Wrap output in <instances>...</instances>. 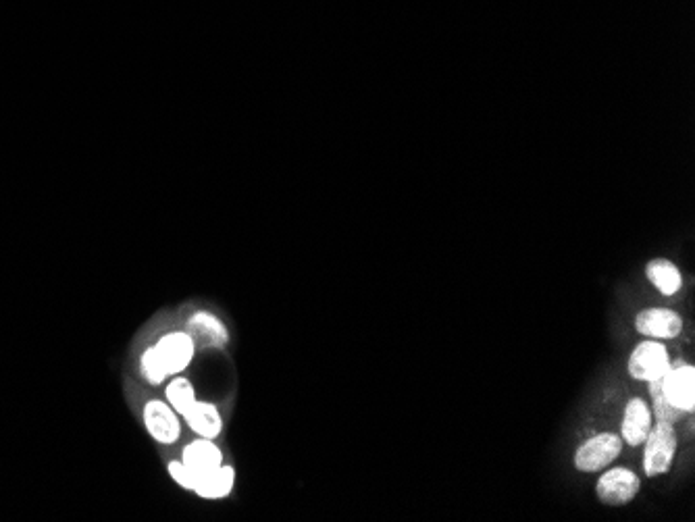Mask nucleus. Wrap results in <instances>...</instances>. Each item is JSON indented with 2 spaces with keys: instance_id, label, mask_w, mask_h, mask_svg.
Returning <instances> with one entry per match:
<instances>
[{
  "instance_id": "f257e3e1",
  "label": "nucleus",
  "mask_w": 695,
  "mask_h": 522,
  "mask_svg": "<svg viewBox=\"0 0 695 522\" xmlns=\"http://www.w3.org/2000/svg\"><path fill=\"white\" fill-rule=\"evenodd\" d=\"M643 471L648 477H660L671 471L673 460L677 456V433L675 425L654 423L652 431L643 441Z\"/></svg>"
},
{
  "instance_id": "f03ea898",
  "label": "nucleus",
  "mask_w": 695,
  "mask_h": 522,
  "mask_svg": "<svg viewBox=\"0 0 695 522\" xmlns=\"http://www.w3.org/2000/svg\"><path fill=\"white\" fill-rule=\"evenodd\" d=\"M671 354H668L666 346L660 344V339H646V342H641L639 346H635V350L629 356V375L637 381L643 383H652V381H660L668 369H671Z\"/></svg>"
},
{
  "instance_id": "7ed1b4c3",
  "label": "nucleus",
  "mask_w": 695,
  "mask_h": 522,
  "mask_svg": "<svg viewBox=\"0 0 695 522\" xmlns=\"http://www.w3.org/2000/svg\"><path fill=\"white\" fill-rule=\"evenodd\" d=\"M623 452V439L616 433H600L581 443L575 454V466L581 473H600Z\"/></svg>"
},
{
  "instance_id": "20e7f679",
  "label": "nucleus",
  "mask_w": 695,
  "mask_h": 522,
  "mask_svg": "<svg viewBox=\"0 0 695 522\" xmlns=\"http://www.w3.org/2000/svg\"><path fill=\"white\" fill-rule=\"evenodd\" d=\"M662 396L683 414L695 410V369L691 364L677 362L660 379Z\"/></svg>"
},
{
  "instance_id": "39448f33",
  "label": "nucleus",
  "mask_w": 695,
  "mask_h": 522,
  "mask_svg": "<svg viewBox=\"0 0 695 522\" xmlns=\"http://www.w3.org/2000/svg\"><path fill=\"white\" fill-rule=\"evenodd\" d=\"M639 487L641 481L633 471L625 466H616L600 477L596 493L600 502L606 506H625L633 502V498L639 493Z\"/></svg>"
},
{
  "instance_id": "423d86ee",
  "label": "nucleus",
  "mask_w": 695,
  "mask_h": 522,
  "mask_svg": "<svg viewBox=\"0 0 695 522\" xmlns=\"http://www.w3.org/2000/svg\"><path fill=\"white\" fill-rule=\"evenodd\" d=\"M163 369L167 375L182 373L194 356V339L190 333H169L159 339V344L154 346Z\"/></svg>"
},
{
  "instance_id": "0eeeda50",
  "label": "nucleus",
  "mask_w": 695,
  "mask_h": 522,
  "mask_svg": "<svg viewBox=\"0 0 695 522\" xmlns=\"http://www.w3.org/2000/svg\"><path fill=\"white\" fill-rule=\"evenodd\" d=\"M635 329L650 339H675L683 331V319L671 308H648L637 315Z\"/></svg>"
},
{
  "instance_id": "6e6552de",
  "label": "nucleus",
  "mask_w": 695,
  "mask_h": 522,
  "mask_svg": "<svg viewBox=\"0 0 695 522\" xmlns=\"http://www.w3.org/2000/svg\"><path fill=\"white\" fill-rule=\"evenodd\" d=\"M654 416L650 406L641 398H631L625 406L623 425H621V439L629 446H641L646 441L648 433L652 431Z\"/></svg>"
},
{
  "instance_id": "1a4fd4ad",
  "label": "nucleus",
  "mask_w": 695,
  "mask_h": 522,
  "mask_svg": "<svg viewBox=\"0 0 695 522\" xmlns=\"http://www.w3.org/2000/svg\"><path fill=\"white\" fill-rule=\"evenodd\" d=\"M144 423L148 433L161 443H173L179 437V419L167 402L150 400L144 408Z\"/></svg>"
},
{
  "instance_id": "9d476101",
  "label": "nucleus",
  "mask_w": 695,
  "mask_h": 522,
  "mask_svg": "<svg viewBox=\"0 0 695 522\" xmlns=\"http://www.w3.org/2000/svg\"><path fill=\"white\" fill-rule=\"evenodd\" d=\"M182 462L198 477V481H202L204 477L215 473L223 464V456H221V450L213 443V439L202 437L190 443V446L184 450Z\"/></svg>"
},
{
  "instance_id": "9b49d317",
  "label": "nucleus",
  "mask_w": 695,
  "mask_h": 522,
  "mask_svg": "<svg viewBox=\"0 0 695 522\" xmlns=\"http://www.w3.org/2000/svg\"><path fill=\"white\" fill-rule=\"evenodd\" d=\"M646 275L656 290L666 298H671V296L681 292L683 275H681L679 267L675 263H671V260H666V258L650 260L648 267H646Z\"/></svg>"
},
{
  "instance_id": "f8f14e48",
  "label": "nucleus",
  "mask_w": 695,
  "mask_h": 522,
  "mask_svg": "<svg viewBox=\"0 0 695 522\" xmlns=\"http://www.w3.org/2000/svg\"><path fill=\"white\" fill-rule=\"evenodd\" d=\"M184 416H186L190 429L200 437L215 439L223 429L221 414H219L217 406H213V404L194 402Z\"/></svg>"
},
{
  "instance_id": "ddd939ff",
  "label": "nucleus",
  "mask_w": 695,
  "mask_h": 522,
  "mask_svg": "<svg viewBox=\"0 0 695 522\" xmlns=\"http://www.w3.org/2000/svg\"><path fill=\"white\" fill-rule=\"evenodd\" d=\"M190 331L194 342H200L204 346L221 348L227 342L225 325L217 317L209 315V312H198V315H194V319L190 321Z\"/></svg>"
},
{
  "instance_id": "4468645a",
  "label": "nucleus",
  "mask_w": 695,
  "mask_h": 522,
  "mask_svg": "<svg viewBox=\"0 0 695 522\" xmlns=\"http://www.w3.org/2000/svg\"><path fill=\"white\" fill-rule=\"evenodd\" d=\"M234 483H236L234 468L221 464L215 473H211L209 477H204L194 491L200 495V498L217 500V498H225V495L234 489Z\"/></svg>"
},
{
  "instance_id": "2eb2a0df",
  "label": "nucleus",
  "mask_w": 695,
  "mask_h": 522,
  "mask_svg": "<svg viewBox=\"0 0 695 522\" xmlns=\"http://www.w3.org/2000/svg\"><path fill=\"white\" fill-rule=\"evenodd\" d=\"M650 387V398H652V416L654 423H664V425H675L683 419V412L677 410L673 404H668L666 398L662 396L660 381L648 383Z\"/></svg>"
},
{
  "instance_id": "dca6fc26",
  "label": "nucleus",
  "mask_w": 695,
  "mask_h": 522,
  "mask_svg": "<svg viewBox=\"0 0 695 522\" xmlns=\"http://www.w3.org/2000/svg\"><path fill=\"white\" fill-rule=\"evenodd\" d=\"M167 402H169L171 408L177 410L179 414H186V412L190 410V406L196 402L192 383H190L188 379H184V377L173 379V381L167 385Z\"/></svg>"
},
{
  "instance_id": "f3484780",
  "label": "nucleus",
  "mask_w": 695,
  "mask_h": 522,
  "mask_svg": "<svg viewBox=\"0 0 695 522\" xmlns=\"http://www.w3.org/2000/svg\"><path fill=\"white\" fill-rule=\"evenodd\" d=\"M142 373H144V377L150 383H163V379L167 377L163 364H161L157 352H154V348L146 350L144 356H142Z\"/></svg>"
},
{
  "instance_id": "a211bd4d",
  "label": "nucleus",
  "mask_w": 695,
  "mask_h": 522,
  "mask_svg": "<svg viewBox=\"0 0 695 522\" xmlns=\"http://www.w3.org/2000/svg\"><path fill=\"white\" fill-rule=\"evenodd\" d=\"M169 473L184 489H196L198 483H200L198 477L190 471V468L184 462H171L169 464Z\"/></svg>"
}]
</instances>
